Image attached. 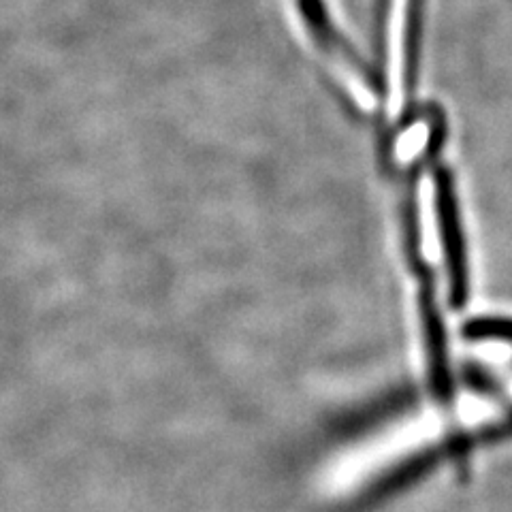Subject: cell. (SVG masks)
<instances>
[{"label": "cell", "instance_id": "cell-1", "mask_svg": "<svg viewBox=\"0 0 512 512\" xmlns=\"http://www.w3.org/2000/svg\"><path fill=\"white\" fill-rule=\"evenodd\" d=\"M498 419V406L483 397L470 395L461 399L457 408H453V414L429 408L421 414L408 416L344 457V463L333 472V483L338 489L363 485L374 476L404 466L408 459L440 446L453 431L478 429Z\"/></svg>", "mask_w": 512, "mask_h": 512}, {"label": "cell", "instance_id": "cell-2", "mask_svg": "<svg viewBox=\"0 0 512 512\" xmlns=\"http://www.w3.org/2000/svg\"><path fill=\"white\" fill-rule=\"evenodd\" d=\"M297 15L310 45L335 77V82L365 114L374 111L378 107V94L372 79L357 56L352 54L338 26L333 24L325 0H297Z\"/></svg>", "mask_w": 512, "mask_h": 512}, {"label": "cell", "instance_id": "cell-3", "mask_svg": "<svg viewBox=\"0 0 512 512\" xmlns=\"http://www.w3.org/2000/svg\"><path fill=\"white\" fill-rule=\"evenodd\" d=\"M416 3L419 0H384V71H387L389 116L393 118L402 114L408 94Z\"/></svg>", "mask_w": 512, "mask_h": 512}, {"label": "cell", "instance_id": "cell-4", "mask_svg": "<svg viewBox=\"0 0 512 512\" xmlns=\"http://www.w3.org/2000/svg\"><path fill=\"white\" fill-rule=\"evenodd\" d=\"M442 212L438 199V186L431 178H423L419 186V231L421 252L429 265H440L444 259Z\"/></svg>", "mask_w": 512, "mask_h": 512}, {"label": "cell", "instance_id": "cell-5", "mask_svg": "<svg viewBox=\"0 0 512 512\" xmlns=\"http://www.w3.org/2000/svg\"><path fill=\"white\" fill-rule=\"evenodd\" d=\"M431 141V122L421 118L419 122L410 124L406 131L399 133L395 141V160L399 165H412L416 158H421L425 148Z\"/></svg>", "mask_w": 512, "mask_h": 512}, {"label": "cell", "instance_id": "cell-6", "mask_svg": "<svg viewBox=\"0 0 512 512\" xmlns=\"http://www.w3.org/2000/svg\"><path fill=\"white\" fill-rule=\"evenodd\" d=\"M476 355L487 363H504L512 357V344L506 338H487L476 342Z\"/></svg>", "mask_w": 512, "mask_h": 512}, {"label": "cell", "instance_id": "cell-7", "mask_svg": "<svg viewBox=\"0 0 512 512\" xmlns=\"http://www.w3.org/2000/svg\"><path fill=\"white\" fill-rule=\"evenodd\" d=\"M508 393H510V397H512V380L508 382Z\"/></svg>", "mask_w": 512, "mask_h": 512}]
</instances>
